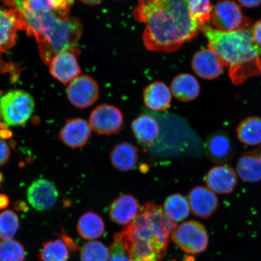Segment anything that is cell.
<instances>
[{
	"label": "cell",
	"mask_w": 261,
	"mask_h": 261,
	"mask_svg": "<svg viewBox=\"0 0 261 261\" xmlns=\"http://www.w3.org/2000/svg\"><path fill=\"white\" fill-rule=\"evenodd\" d=\"M133 16L145 24L142 40L149 51L172 53L198 34L187 0H138Z\"/></svg>",
	"instance_id": "6da1fadb"
},
{
	"label": "cell",
	"mask_w": 261,
	"mask_h": 261,
	"mask_svg": "<svg viewBox=\"0 0 261 261\" xmlns=\"http://www.w3.org/2000/svg\"><path fill=\"white\" fill-rule=\"evenodd\" d=\"M177 227L162 206L147 203L135 219L114 237L122 243L132 261H161Z\"/></svg>",
	"instance_id": "7a4b0ae2"
},
{
	"label": "cell",
	"mask_w": 261,
	"mask_h": 261,
	"mask_svg": "<svg viewBox=\"0 0 261 261\" xmlns=\"http://www.w3.org/2000/svg\"><path fill=\"white\" fill-rule=\"evenodd\" d=\"M214 51L226 66L232 83L240 85L248 78L261 74V48L254 41L250 29L223 32L206 24H199Z\"/></svg>",
	"instance_id": "3957f363"
},
{
	"label": "cell",
	"mask_w": 261,
	"mask_h": 261,
	"mask_svg": "<svg viewBox=\"0 0 261 261\" xmlns=\"http://www.w3.org/2000/svg\"><path fill=\"white\" fill-rule=\"evenodd\" d=\"M21 15V29L36 38L45 64L49 65L52 58L62 51L80 55L77 44L83 33V25L79 19L69 18L64 20L51 12Z\"/></svg>",
	"instance_id": "277c9868"
},
{
	"label": "cell",
	"mask_w": 261,
	"mask_h": 261,
	"mask_svg": "<svg viewBox=\"0 0 261 261\" xmlns=\"http://www.w3.org/2000/svg\"><path fill=\"white\" fill-rule=\"evenodd\" d=\"M34 109V98L22 90L10 91L0 98V114L3 121L8 126L25 125Z\"/></svg>",
	"instance_id": "5b68a950"
},
{
	"label": "cell",
	"mask_w": 261,
	"mask_h": 261,
	"mask_svg": "<svg viewBox=\"0 0 261 261\" xmlns=\"http://www.w3.org/2000/svg\"><path fill=\"white\" fill-rule=\"evenodd\" d=\"M174 243L185 252L197 254L206 250L208 236L206 228L196 221H189L179 225L171 234Z\"/></svg>",
	"instance_id": "8992f818"
},
{
	"label": "cell",
	"mask_w": 261,
	"mask_h": 261,
	"mask_svg": "<svg viewBox=\"0 0 261 261\" xmlns=\"http://www.w3.org/2000/svg\"><path fill=\"white\" fill-rule=\"evenodd\" d=\"M217 30L231 32L250 29L252 20L246 17L237 3L230 0H225L217 3L212 8L211 19Z\"/></svg>",
	"instance_id": "52a82bcc"
},
{
	"label": "cell",
	"mask_w": 261,
	"mask_h": 261,
	"mask_svg": "<svg viewBox=\"0 0 261 261\" xmlns=\"http://www.w3.org/2000/svg\"><path fill=\"white\" fill-rule=\"evenodd\" d=\"M123 123V114L118 108L109 104L97 106L91 113V128L100 135H112L120 132Z\"/></svg>",
	"instance_id": "ba28073f"
},
{
	"label": "cell",
	"mask_w": 261,
	"mask_h": 261,
	"mask_svg": "<svg viewBox=\"0 0 261 261\" xmlns=\"http://www.w3.org/2000/svg\"><path fill=\"white\" fill-rule=\"evenodd\" d=\"M68 100L78 109H87L93 105L99 96L97 82L89 75L77 76L68 84L67 89Z\"/></svg>",
	"instance_id": "9c48e42d"
},
{
	"label": "cell",
	"mask_w": 261,
	"mask_h": 261,
	"mask_svg": "<svg viewBox=\"0 0 261 261\" xmlns=\"http://www.w3.org/2000/svg\"><path fill=\"white\" fill-rule=\"evenodd\" d=\"M74 0H18L15 8L23 15L51 12L67 20Z\"/></svg>",
	"instance_id": "30bf717a"
},
{
	"label": "cell",
	"mask_w": 261,
	"mask_h": 261,
	"mask_svg": "<svg viewBox=\"0 0 261 261\" xmlns=\"http://www.w3.org/2000/svg\"><path fill=\"white\" fill-rule=\"evenodd\" d=\"M59 193L53 182L46 179H36L27 191V198L33 208L38 211L50 210L57 203Z\"/></svg>",
	"instance_id": "8fae6325"
},
{
	"label": "cell",
	"mask_w": 261,
	"mask_h": 261,
	"mask_svg": "<svg viewBox=\"0 0 261 261\" xmlns=\"http://www.w3.org/2000/svg\"><path fill=\"white\" fill-rule=\"evenodd\" d=\"M192 67L198 76L212 80L219 77L227 66L214 51L207 48L201 49L194 55Z\"/></svg>",
	"instance_id": "7c38bea8"
},
{
	"label": "cell",
	"mask_w": 261,
	"mask_h": 261,
	"mask_svg": "<svg viewBox=\"0 0 261 261\" xmlns=\"http://www.w3.org/2000/svg\"><path fill=\"white\" fill-rule=\"evenodd\" d=\"M76 56L70 51H62L55 55L48 65L52 76L65 85L79 76L81 70Z\"/></svg>",
	"instance_id": "4fadbf2b"
},
{
	"label": "cell",
	"mask_w": 261,
	"mask_h": 261,
	"mask_svg": "<svg viewBox=\"0 0 261 261\" xmlns=\"http://www.w3.org/2000/svg\"><path fill=\"white\" fill-rule=\"evenodd\" d=\"M188 202L191 211L196 217L208 219L217 210L219 201L210 188L197 187L190 192Z\"/></svg>",
	"instance_id": "5bb4252c"
},
{
	"label": "cell",
	"mask_w": 261,
	"mask_h": 261,
	"mask_svg": "<svg viewBox=\"0 0 261 261\" xmlns=\"http://www.w3.org/2000/svg\"><path fill=\"white\" fill-rule=\"evenodd\" d=\"M91 135L89 122L81 118L68 120L59 133V139L71 148H82L86 145Z\"/></svg>",
	"instance_id": "9a60e30c"
},
{
	"label": "cell",
	"mask_w": 261,
	"mask_h": 261,
	"mask_svg": "<svg viewBox=\"0 0 261 261\" xmlns=\"http://www.w3.org/2000/svg\"><path fill=\"white\" fill-rule=\"evenodd\" d=\"M140 208L138 199L132 195L123 194L110 204V217L114 223L126 226L138 216Z\"/></svg>",
	"instance_id": "2e32d148"
},
{
	"label": "cell",
	"mask_w": 261,
	"mask_h": 261,
	"mask_svg": "<svg viewBox=\"0 0 261 261\" xmlns=\"http://www.w3.org/2000/svg\"><path fill=\"white\" fill-rule=\"evenodd\" d=\"M207 188L214 193L228 194L236 188L237 184L236 172L227 165L215 166L208 172L205 178Z\"/></svg>",
	"instance_id": "e0dca14e"
},
{
	"label": "cell",
	"mask_w": 261,
	"mask_h": 261,
	"mask_svg": "<svg viewBox=\"0 0 261 261\" xmlns=\"http://www.w3.org/2000/svg\"><path fill=\"white\" fill-rule=\"evenodd\" d=\"M205 152L212 161L227 162L233 154L232 143L226 132H217L208 136L205 145Z\"/></svg>",
	"instance_id": "ac0fdd59"
},
{
	"label": "cell",
	"mask_w": 261,
	"mask_h": 261,
	"mask_svg": "<svg viewBox=\"0 0 261 261\" xmlns=\"http://www.w3.org/2000/svg\"><path fill=\"white\" fill-rule=\"evenodd\" d=\"M143 97L146 107L154 112H163L170 107L171 91L163 82L149 84L143 90Z\"/></svg>",
	"instance_id": "d6986e66"
},
{
	"label": "cell",
	"mask_w": 261,
	"mask_h": 261,
	"mask_svg": "<svg viewBox=\"0 0 261 261\" xmlns=\"http://www.w3.org/2000/svg\"><path fill=\"white\" fill-rule=\"evenodd\" d=\"M132 129L136 139L142 146H152L160 135L158 121L154 117L147 114H143L134 120Z\"/></svg>",
	"instance_id": "ffe728a7"
},
{
	"label": "cell",
	"mask_w": 261,
	"mask_h": 261,
	"mask_svg": "<svg viewBox=\"0 0 261 261\" xmlns=\"http://www.w3.org/2000/svg\"><path fill=\"white\" fill-rule=\"evenodd\" d=\"M171 91L176 99L181 102H191L199 96L200 86L192 74L181 73L172 80Z\"/></svg>",
	"instance_id": "44dd1931"
},
{
	"label": "cell",
	"mask_w": 261,
	"mask_h": 261,
	"mask_svg": "<svg viewBox=\"0 0 261 261\" xmlns=\"http://www.w3.org/2000/svg\"><path fill=\"white\" fill-rule=\"evenodd\" d=\"M110 160L112 165L117 170L122 172L132 170L138 162V148L129 143H120L113 149Z\"/></svg>",
	"instance_id": "7402d4cb"
},
{
	"label": "cell",
	"mask_w": 261,
	"mask_h": 261,
	"mask_svg": "<svg viewBox=\"0 0 261 261\" xmlns=\"http://www.w3.org/2000/svg\"><path fill=\"white\" fill-rule=\"evenodd\" d=\"M19 24L15 10L6 11L0 9V50L8 51L15 44Z\"/></svg>",
	"instance_id": "603a6c76"
},
{
	"label": "cell",
	"mask_w": 261,
	"mask_h": 261,
	"mask_svg": "<svg viewBox=\"0 0 261 261\" xmlns=\"http://www.w3.org/2000/svg\"><path fill=\"white\" fill-rule=\"evenodd\" d=\"M105 228L102 218L93 212H88L82 215L77 225L80 236L88 240H96L102 236Z\"/></svg>",
	"instance_id": "cb8c5ba5"
},
{
	"label": "cell",
	"mask_w": 261,
	"mask_h": 261,
	"mask_svg": "<svg viewBox=\"0 0 261 261\" xmlns=\"http://www.w3.org/2000/svg\"><path fill=\"white\" fill-rule=\"evenodd\" d=\"M238 139L243 144L254 146L261 143V118L259 117H247L237 128Z\"/></svg>",
	"instance_id": "d4e9b609"
},
{
	"label": "cell",
	"mask_w": 261,
	"mask_h": 261,
	"mask_svg": "<svg viewBox=\"0 0 261 261\" xmlns=\"http://www.w3.org/2000/svg\"><path fill=\"white\" fill-rule=\"evenodd\" d=\"M237 170L245 181L261 180V155L250 154L241 156L237 163Z\"/></svg>",
	"instance_id": "484cf974"
},
{
	"label": "cell",
	"mask_w": 261,
	"mask_h": 261,
	"mask_svg": "<svg viewBox=\"0 0 261 261\" xmlns=\"http://www.w3.org/2000/svg\"><path fill=\"white\" fill-rule=\"evenodd\" d=\"M163 208L166 215L176 223L187 218L191 211L188 200L180 194L169 196Z\"/></svg>",
	"instance_id": "4316f807"
},
{
	"label": "cell",
	"mask_w": 261,
	"mask_h": 261,
	"mask_svg": "<svg viewBox=\"0 0 261 261\" xmlns=\"http://www.w3.org/2000/svg\"><path fill=\"white\" fill-rule=\"evenodd\" d=\"M40 258L42 261H68L69 249L63 240L48 241L43 244Z\"/></svg>",
	"instance_id": "83f0119b"
},
{
	"label": "cell",
	"mask_w": 261,
	"mask_h": 261,
	"mask_svg": "<svg viewBox=\"0 0 261 261\" xmlns=\"http://www.w3.org/2000/svg\"><path fill=\"white\" fill-rule=\"evenodd\" d=\"M110 250L99 241H91L81 251V261H109Z\"/></svg>",
	"instance_id": "f1b7e54d"
},
{
	"label": "cell",
	"mask_w": 261,
	"mask_h": 261,
	"mask_svg": "<svg viewBox=\"0 0 261 261\" xmlns=\"http://www.w3.org/2000/svg\"><path fill=\"white\" fill-rule=\"evenodd\" d=\"M18 217L11 210H6L0 214V239L11 240L18 230Z\"/></svg>",
	"instance_id": "f546056e"
},
{
	"label": "cell",
	"mask_w": 261,
	"mask_h": 261,
	"mask_svg": "<svg viewBox=\"0 0 261 261\" xmlns=\"http://www.w3.org/2000/svg\"><path fill=\"white\" fill-rule=\"evenodd\" d=\"M25 250L23 246L14 240L0 242V261H24Z\"/></svg>",
	"instance_id": "4dcf8cb0"
},
{
	"label": "cell",
	"mask_w": 261,
	"mask_h": 261,
	"mask_svg": "<svg viewBox=\"0 0 261 261\" xmlns=\"http://www.w3.org/2000/svg\"><path fill=\"white\" fill-rule=\"evenodd\" d=\"M191 17L198 24H206L211 19V0H187Z\"/></svg>",
	"instance_id": "1f68e13d"
},
{
	"label": "cell",
	"mask_w": 261,
	"mask_h": 261,
	"mask_svg": "<svg viewBox=\"0 0 261 261\" xmlns=\"http://www.w3.org/2000/svg\"><path fill=\"white\" fill-rule=\"evenodd\" d=\"M109 261H132L122 243L114 237L110 249Z\"/></svg>",
	"instance_id": "d6a6232c"
},
{
	"label": "cell",
	"mask_w": 261,
	"mask_h": 261,
	"mask_svg": "<svg viewBox=\"0 0 261 261\" xmlns=\"http://www.w3.org/2000/svg\"><path fill=\"white\" fill-rule=\"evenodd\" d=\"M11 156V149L4 140L0 138V167L7 163Z\"/></svg>",
	"instance_id": "836d02e7"
},
{
	"label": "cell",
	"mask_w": 261,
	"mask_h": 261,
	"mask_svg": "<svg viewBox=\"0 0 261 261\" xmlns=\"http://www.w3.org/2000/svg\"><path fill=\"white\" fill-rule=\"evenodd\" d=\"M254 41L261 48V20L257 21L251 28Z\"/></svg>",
	"instance_id": "e575fe53"
},
{
	"label": "cell",
	"mask_w": 261,
	"mask_h": 261,
	"mask_svg": "<svg viewBox=\"0 0 261 261\" xmlns=\"http://www.w3.org/2000/svg\"><path fill=\"white\" fill-rule=\"evenodd\" d=\"M241 6L246 8H255L261 4V0H238Z\"/></svg>",
	"instance_id": "d590c367"
},
{
	"label": "cell",
	"mask_w": 261,
	"mask_h": 261,
	"mask_svg": "<svg viewBox=\"0 0 261 261\" xmlns=\"http://www.w3.org/2000/svg\"><path fill=\"white\" fill-rule=\"evenodd\" d=\"M9 204V199L4 195H0V210L6 208Z\"/></svg>",
	"instance_id": "8d00e7d4"
},
{
	"label": "cell",
	"mask_w": 261,
	"mask_h": 261,
	"mask_svg": "<svg viewBox=\"0 0 261 261\" xmlns=\"http://www.w3.org/2000/svg\"><path fill=\"white\" fill-rule=\"evenodd\" d=\"M79 1L83 3L85 5L96 6L101 4V3L103 2V0H79Z\"/></svg>",
	"instance_id": "74e56055"
},
{
	"label": "cell",
	"mask_w": 261,
	"mask_h": 261,
	"mask_svg": "<svg viewBox=\"0 0 261 261\" xmlns=\"http://www.w3.org/2000/svg\"><path fill=\"white\" fill-rule=\"evenodd\" d=\"M2 1L7 5L15 6V3L18 0H2Z\"/></svg>",
	"instance_id": "f35d334b"
},
{
	"label": "cell",
	"mask_w": 261,
	"mask_h": 261,
	"mask_svg": "<svg viewBox=\"0 0 261 261\" xmlns=\"http://www.w3.org/2000/svg\"><path fill=\"white\" fill-rule=\"evenodd\" d=\"M182 261H195V259L193 256H186L184 257V258Z\"/></svg>",
	"instance_id": "ab89813d"
},
{
	"label": "cell",
	"mask_w": 261,
	"mask_h": 261,
	"mask_svg": "<svg viewBox=\"0 0 261 261\" xmlns=\"http://www.w3.org/2000/svg\"><path fill=\"white\" fill-rule=\"evenodd\" d=\"M3 181V175H2V173L0 172V188H1V187H2Z\"/></svg>",
	"instance_id": "60d3db41"
},
{
	"label": "cell",
	"mask_w": 261,
	"mask_h": 261,
	"mask_svg": "<svg viewBox=\"0 0 261 261\" xmlns=\"http://www.w3.org/2000/svg\"><path fill=\"white\" fill-rule=\"evenodd\" d=\"M0 115H1V114H0Z\"/></svg>",
	"instance_id": "b9f144b4"
}]
</instances>
